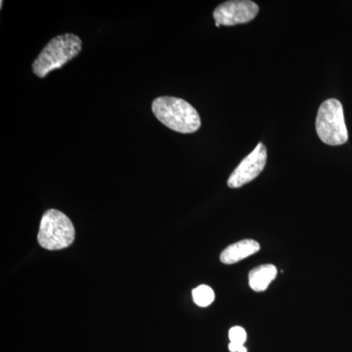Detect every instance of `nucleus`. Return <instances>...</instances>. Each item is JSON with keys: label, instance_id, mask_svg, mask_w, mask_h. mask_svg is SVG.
Listing matches in <instances>:
<instances>
[{"label": "nucleus", "instance_id": "9b49d317", "mask_svg": "<svg viewBox=\"0 0 352 352\" xmlns=\"http://www.w3.org/2000/svg\"><path fill=\"white\" fill-rule=\"evenodd\" d=\"M238 352H248V349L244 346H241Z\"/></svg>", "mask_w": 352, "mask_h": 352}, {"label": "nucleus", "instance_id": "f257e3e1", "mask_svg": "<svg viewBox=\"0 0 352 352\" xmlns=\"http://www.w3.org/2000/svg\"><path fill=\"white\" fill-rule=\"evenodd\" d=\"M155 117L162 124L180 133H193L201 127V118L191 104L176 97H157L152 103Z\"/></svg>", "mask_w": 352, "mask_h": 352}, {"label": "nucleus", "instance_id": "6e6552de", "mask_svg": "<svg viewBox=\"0 0 352 352\" xmlns=\"http://www.w3.org/2000/svg\"><path fill=\"white\" fill-rule=\"evenodd\" d=\"M278 270L272 264H265L254 268L249 274V284L252 291H265L277 276Z\"/></svg>", "mask_w": 352, "mask_h": 352}, {"label": "nucleus", "instance_id": "20e7f679", "mask_svg": "<svg viewBox=\"0 0 352 352\" xmlns=\"http://www.w3.org/2000/svg\"><path fill=\"white\" fill-rule=\"evenodd\" d=\"M316 132L322 142L327 145H342L349 140L344 109L339 100L328 99L321 104L317 113Z\"/></svg>", "mask_w": 352, "mask_h": 352}, {"label": "nucleus", "instance_id": "7ed1b4c3", "mask_svg": "<svg viewBox=\"0 0 352 352\" xmlns=\"http://www.w3.org/2000/svg\"><path fill=\"white\" fill-rule=\"evenodd\" d=\"M75 227L63 212L48 210L43 215L38 231V243L43 249L58 251L73 244L75 240Z\"/></svg>", "mask_w": 352, "mask_h": 352}, {"label": "nucleus", "instance_id": "1a4fd4ad", "mask_svg": "<svg viewBox=\"0 0 352 352\" xmlns=\"http://www.w3.org/2000/svg\"><path fill=\"white\" fill-rule=\"evenodd\" d=\"M192 295H193L194 302L201 307H207L212 305L215 298L214 289L207 285L197 287L192 292Z\"/></svg>", "mask_w": 352, "mask_h": 352}, {"label": "nucleus", "instance_id": "423d86ee", "mask_svg": "<svg viewBox=\"0 0 352 352\" xmlns=\"http://www.w3.org/2000/svg\"><path fill=\"white\" fill-rule=\"evenodd\" d=\"M267 161V151L263 143H258L251 154L241 162L229 177L227 185L230 188H240L243 185L256 179L264 170Z\"/></svg>", "mask_w": 352, "mask_h": 352}, {"label": "nucleus", "instance_id": "39448f33", "mask_svg": "<svg viewBox=\"0 0 352 352\" xmlns=\"http://www.w3.org/2000/svg\"><path fill=\"white\" fill-rule=\"evenodd\" d=\"M259 11L258 4L250 0L226 1L217 6L214 11L215 25H235L251 22Z\"/></svg>", "mask_w": 352, "mask_h": 352}, {"label": "nucleus", "instance_id": "9d476101", "mask_svg": "<svg viewBox=\"0 0 352 352\" xmlns=\"http://www.w3.org/2000/svg\"><path fill=\"white\" fill-rule=\"evenodd\" d=\"M229 340L232 344H238V346H244L245 340H247V332L245 329L236 326L230 329L229 331Z\"/></svg>", "mask_w": 352, "mask_h": 352}, {"label": "nucleus", "instance_id": "0eeeda50", "mask_svg": "<svg viewBox=\"0 0 352 352\" xmlns=\"http://www.w3.org/2000/svg\"><path fill=\"white\" fill-rule=\"evenodd\" d=\"M259 250H261V245L256 241L242 240L235 244L228 245L220 254V261L224 264L237 263L243 259L256 254Z\"/></svg>", "mask_w": 352, "mask_h": 352}, {"label": "nucleus", "instance_id": "f03ea898", "mask_svg": "<svg viewBox=\"0 0 352 352\" xmlns=\"http://www.w3.org/2000/svg\"><path fill=\"white\" fill-rule=\"evenodd\" d=\"M82 47V41L76 34H65L55 36L34 60L32 72L38 78H45L51 72L61 69L78 56Z\"/></svg>", "mask_w": 352, "mask_h": 352}]
</instances>
